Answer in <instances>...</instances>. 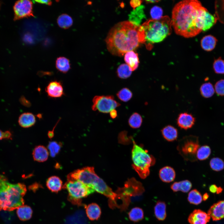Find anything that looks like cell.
<instances>
[{"label":"cell","mask_w":224,"mask_h":224,"mask_svg":"<svg viewBox=\"0 0 224 224\" xmlns=\"http://www.w3.org/2000/svg\"><path fill=\"white\" fill-rule=\"evenodd\" d=\"M207 9L197 0L181 1L174 6L171 21L175 32L186 38L194 36L202 31Z\"/></svg>","instance_id":"1"},{"label":"cell","mask_w":224,"mask_h":224,"mask_svg":"<svg viewBox=\"0 0 224 224\" xmlns=\"http://www.w3.org/2000/svg\"><path fill=\"white\" fill-rule=\"evenodd\" d=\"M105 41L107 49L113 55L121 56L136 49L144 42L142 26H136L129 21L119 22L110 30Z\"/></svg>","instance_id":"2"},{"label":"cell","mask_w":224,"mask_h":224,"mask_svg":"<svg viewBox=\"0 0 224 224\" xmlns=\"http://www.w3.org/2000/svg\"><path fill=\"white\" fill-rule=\"evenodd\" d=\"M67 180L81 182L108 198L110 207L118 206L116 200L118 199V195L96 173L93 167L87 166L76 170L67 175Z\"/></svg>","instance_id":"3"},{"label":"cell","mask_w":224,"mask_h":224,"mask_svg":"<svg viewBox=\"0 0 224 224\" xmlns=\"http://www.w3.org/2000/svg\"><path fill=\"white\" fill-rule=\"evenodd\" d=\"M27 191L21 183L12 184L0 175V210L12 211L24 205L23 197Z\"/></svg>","instance_id":"4"},{"label":"cell","mask_w":224,"mask_h":224,"mask_svg":"<svg viewBox=\"0 0 224 224\" xmlns=\"http://www.w3.org/2000/svg\"><path fill=\"white\" fill-rule=\"evenodd\" d=\"M141 26L144 30V44L149 50L153 44L162 41L172 32L171 20L167 16L158 20H149Z\"/></svg>","instance_id":"5"},{"label":"cell","mask_w":224,"mask_h":224,"mask_svg":"<svg viewBox=\"0 0 224 224\" xmlns=\"http://www.w3.org/2000/svg\"><path fill=\"white\" fill-rule=\"evenodd\" d=\"M132 151L133 167L139 177L144 179L150 174V168L156 162L155 157L148 153L147 150L137 144L133 141Z\"/></svg>","instance_id":"6"},{"label":"cell","mask_w":224,"mask_h":224,"mask_svg":"<svg viewBox=\"0 0 224 224\" xmlns=\"http://www.w3.org/2000/svg\"><path fill=\"white\" fill-rule=\"evenodd\" d=\"M68 193V200L73 204L80 205L82 199L95 191L81 182L76 180H67L63 186Z\"/></svg>","instance_id":"7"},{"label":"cell","mask_w":224,"mask_h":224,"mask_svg":"<svg viewBox=\"0 0 224 224\" xmlns=\"http://www.w3.org/2000/svg\"><path fill=\"white\" fill-rule=\"evenodd\" d=\"M199 145L197 137L189 135L183 137L179 141L177 150L180 154L186 161H195L196 154Z\"/></svg>","instance_id":"8"},{"label":"cell","mask_w":224,"mask_h":224,"mask_svg":"<svg viewBox=\"0 0 224 224\" xmlns=\"http://www.w3.org/2000/svg\"><path fill=\"white\" fill-rule=\"evenodd\" d=\"M92 109L94 111L98 110L103 113H108L120 104L114 99L111 95L96 96L93 99Z\"/></svg>","instance_id":"9"},{"label":"cell","mask_w":224,"mask_h":224,"mask_svg":"<svg viewBox=\"0 0 224 224\" xmlns=\"http://www.w3.org/2000/svg\"><path fill=\"white\" fill-rule=\"evenodd\" d=\"M32 2L29 0H21L16 2L13 7L15 19L34 17Z\"/></svg>","instance_id":"10"},{"label":"cell","mask_w":224,"mask_h":224,"mask_svg":"<svg viewBox=\"0 0 224 224\" xmlns=\"http://www.w3.org/2000/svg\"><path fill=\"white\" fill-rule=\"evenodd\" d=\"M45 91L49 97L53 98H59L64 94L62 84L60 81H52L48 83Z\"/></svg>","instance_id":"11"},{"label":"cell","mask_w":224,"mask_h":224,"mask_svg":"<svg viewBox=\"0 0 224 224\" xmlns=\"http://www.w3.org/2000/svg\"><path fill=\"white\" fill-rule=\"evenodd\" d=\"M210 217L200 209H195L189 215L188 221L190 224H207Z\"/></svg>","instance_id":"12"},{"label":"cell","mask_w":224,"mask_h":224,"mask_svg":"<svg viewBox=\"0 0 224 224\" xmlns=\"http://www.w3.org/2000/svg\"><path fill=\"white\" fill-rule=\"evenodd\" d=\"M195 122V119L194 116L187 112L180 114L177 119V123L178 126L185 130L191 128Z\"/></svg>","instance_id":"13"},{"label":"cell","mask_w":224,"mask_h":224,"mask_svg":"<svg viewBox=\"0 0 224 224\" xmlns=\"http://www.w3.org/2000/svg\"><path fill=\"white\" fill-rule=\"evenodd\" d=\"M208 214L214 221L224 218V200L214 204L208 211Z\"/></svg>","instance_id":"14"},{"label":"cell","mask_w":224,"mask_h":224,"mask_svg":"<svg viewBox=\"0 0 224 224\" xmlns=\"http://www.w3.org/2000/svg\"><path fill=\"white\" fill-rule=\"evenodd\" d=\"M36 121L35 117L30 112H25L21 114L19 117L18 122L19 125L24 128H28L33 126Z\"/></svg>","instance_id":"15"},{"label":"cell","mask_w":224,"mask_h":224,"mask_svg":"<svg viewBox=\"0 0 224 224\" xmlns=\"http://www.w3.org/2000/svg\"><path fill=\"white\" fill-rule=\"evenodd\" d=\"M49 152L47 149L44 146L38 145L33 150L32 156L34 160L39 162L46 161L48 157Z\"/></svg>","instance_id":"16"},{"label":"cell","mask_w":224,"mask_h":224,"mask_svg":"<svg viewBox=\"0 0 224 224\" xmlns=\"http://www.w3.org/2000/svg\"><path fill=\"white\" fill-rule=\"evenodd\" d=\"M159 176L163 182L170 183L173 181L175 177V172L173 168L169 166L162 168L159 170Z\"/></svg>","instance_id":"17"},{"label":"cell","mask_w":224,"mask_h":224,"mask_svg":"<svg viewBox=\"0 0 224 224\" xmlns=\"http://www.w3.org/2000/svg\"><path fill=\"white\" fill-rule=\"evenodd\" d=\"M86 212L88 218L91 220H97L101 214V209L98 204L92 203L88 205L86 208Z\"/></svg>","instance_id":"18"},{"label":"cell","mask_w":224,"mask_h":224,"mask_svg":"<svg viewBox=\"0 0 224 224\" xmlns=\"http://www.w3.org/2000/svg\"><path fill=\"white\" fill-rule=\"evenodd\" d=\"M46 185L50 191L56 193L59 191L63 188L62 180L56 176L49 177L46 180Z\"/></svg>","instance_id":"19"},{"label":"cell","mask_w":224,"mask_h":224,"mask_svg":"<svg viewBox=\"0 0 224 224\" xmlns=\"http://www.w3.org/2000/svg\"><path fill=\"white\" fill-rule=\"evenodd\" d=\"M124 59L132 71L138 68L139 63L138 54L133 51H131L126 53Z\"/></svg>","instance_id":"20"},{"label":"cell","mask_w":224,"mask_h":224,"mask_svg":"<svg viewBox=\"0 0 224 224\" xmlns=\"http://www.w3.org/2000/svg\"><path fill=\"white\" fill-rule=\"evenodd\" d=\"M144 8V6L141 5L134 9L129 15V21L135 25L140 26L142 20L145 17Z\"/></svg>","instance_id":"21"},{"label":"cell","mask_w":224,"mask_h":224,"mask_svg":"<svg viewBox=\"0 0 224 224\" xmlns=\"http://www.w3.org/2000/svg\"><path fill=\"white\" fill-rule=\"evenodd\" d=\"M161 132L164 138L168 141H173L178 137L177 129L171 125L165 127L161 130Z\"/></svg>","instance_id":"22"},{"label":"cell","mask_w":224,"mask_h":224,"mask_svg":"<svg viewBox=\"0 0 224 224\" xmlns=\"http://www.w3.org/2000/svg\"><path fill=\"white\" fill-rule=\"evenodd\" d=\"M217 41L215 37L211 35H208L202 38L201 41V45L203 50L210 51L215 48Z\"/></svg>","instance_id":"23"},{"label":"cell","mask_w":224,"mask_h":224,"mask_svg":"<svg viewBox=\"0 0 224 224\" xmlns=\"http://www.w3.org/2000/svg\"><path fill=\"white\" fill-rule=\"evenodd\" d=\"M192 187L191 183L188 180L175 182L170 186L171 189L174 192L180 191L184 193L189 192Z\"/></svg>","instance_id":"24"},{"label":"cell","mask_w":224,"mask_h":224,"mask_svg":"<svg viewBox=\"0 0 224 224\" xmlns=\"http://www.w3.org/2000/svg\"><path fill=\"white\" fill-rule=\"evenodd\" d=\"M154 214L156 218L160 221L164 220L166 216V205L163 201H158L154 207Z\"/></svg>","instance_id":"25"},{"label":"cell","mask_w":224,"mask_h":224,"mask_svg":"<svg viewBox=\"0 0 224 224\" xmlns=\"http://www.w3.org/2000/svg\"><path fill=\"white\" fill-rule=\"evenodd\" d=\"M55 66L58 70L63 73H67L71 68L69 59L63 57H60L57 58Z\"/></svg>","instance_id":"26"},{"label":"cell","mask_w":224,"mask_h":224,"mask_svg":"<svg viewBox=\"0 0 224 224\" xmlns=\"http://www.w3.org/2000/svg\"><path fill=\"white\" fill-rule=\"evenodd\" d=\"M32 210L31 208L26 205H23L17 208L16 213L19 219L23 221L28 220L32 217Z\"/></svg>","instance_id":"27"},{"label":"cell","mask_w":224,"mask_h":224,"mask_svg":"<svg viewBox=\"0 0 224 224\" xmlns=\"http://www.w3.org/2000/svg\"><path fill=\"white\" fill-rule=\"evenodd\" d=\"M217 17L208 12V10L205 12L203 20L202 31H206L212 27L216 22Z\"/></svg>","instance_id":"28"},{"label":"cell","mask_w":224,"mask_h":224,"mask_svg":"<svg viewBox=\"0 0 224 224\" xmlns=\"http://www.w3.org/2000/svg\"><path fill=\"white\" fill-rule=\"evenodd\" d=\"M200 92L201 96L205 98H209L212 97L215 91L213 86L210 82L203 84L200 87Z\"/></svg>","instance_id":"29"},{"label":"cell","mask_w":224,"mask_h":224,"mask_svg":"<svg viewBox=\"0 0 224 224\" xmlns=\"http://www.w3.org/2000/svg\"><path fill=\"white\" fill-rule=\"evenodd\" d=\"M58 26L64 29H67L70 27L73 24V20L69 15L63 14L59 16L57 20Z\"/></svg>","instance_id":"30"},{"label":"cell","mask_w":224,"mask_h":224,"mask_svg":"<svg viewBox=\"0 0 224 224\" xmlns=\"http://www.w3.org/2000/svg\"><path fill=\"white\" fill-rule=\"evenodd\" d=\"M129 219L132 221L137 222L144 218L143 210L140 208L135 207L132 208L128 213Z\"/></svg>","instance_id":"31"},{"label":"cell","mask_w":224,"mask_h":224,"mask_svg":"<svg viewBox=\"0 0 224 224\" xmlns=\"http://www.w3.org/2000/svg\"><path fill=\"white\" fill-rule=\"evenodd\" d=\"M187 199L190 203L198 205L202 202L203 197L199 192L196 189H194L189 193Z\"/></svg>","instance_id":"32"},{"label":"cell","mask_w":224,"mask_h":224,"mask_svg":"<svg viewBox=\"0 0 224 224\" xmlns=\"http://www.w3.org/2000/svg\"><path fill=\"white\" fill-rule=\"evenodd\" d=\"M118 76L122 79L127 78L131 75L132 71L126 64H122L119 66L117 69Z\"/></svg>","instance_id":"33"},{"label":"cell","mask_w":224,"mask_h":224,"mask_svg":"<svg viewBox=\"0 0 224 224\" xmlns=\"http://www.w3.org/2000/svg\"><path fill=\"white\" fill-rule=\"evenodd\" d=\"M142 121L141 115L138 113L135 112L130 116L128 123L130 127L133 128H137L141 126Z\"/></svg>","instance_id":"34"},{"label":"cell","mask_w":224,"mask_h":224,"mask_svg":"<svg viewBox=\"0 0 224 224\" xmlns=\"http://www.w3.org/2000/svg\"><path fill=\"white\" fill-rule=\"evenodd\" d=\"M211 153L210 147L207 145H204L199 147L196 153L197 158L201 161L207 159Z\"/></svg>","instance_id":"35"},{"label":"cell","mask_w":224,"mask_h":224,"mask_svg":"<svg viewBox=\"0 0 224 224\" xmlns=\"http://www.w3.org/2000/svg\"><path fill=\"white\" fill-rule=\"evenodd\" d=\"M62 144L61 142L56 141L50 142L48 145L50 156L54 157L60 152L62 147Z\"/></svg>","instance_id":"36"},{"label":"cell","mask_w":224,"mask_h":224,"mask_svg":"<svg viewBox=\"0 0 224 224\" xmlns=\"http://www.w3.org/2000/svg\"><path fill=\"white\" fill-rule=\"evenodd\" d=\"M210 166L211 168L213 170L216 171H220L224 168V162L220 158H213L210 161Z\"/></svg>","instance_id":"37"},{"label":"cell","mask_w":224,"mask_h":224,"mask_svg":"<svg viewBox=\"0 0 224 224\" xmlns=\"http://www.w3.org/2000/svg\"><path fill=\"white\" fill-rule=\"evenodd\" d=\"M118 98L123 102H127L132 97V93L131 91L127 88H124L117 93Z\"/></svg>","instance_id":"38"},{"label":"cell","mask_w":224,"mask_h":224,"mask_svg":"<svg viewBox=\"0 0 224 224\" xmlns=\"http://www.w3.org/2000/svg\"><path fill=\"white\" fill-rule=\"evenodd\" d=\"M213 68L217 74H224V60L221 57L215 59L213 63Z\"/></svg>","instance_id":"39"},{"label":"cell","mask_w":224,"mask_h":224,"mask_svg":"<svg viewBox=\"0 0 224 224\" xmlns=\"http://www.w3.org/2000/svg\"><path fill=\"white\" fill-rule=\"evenodd\" d=\"M214 88L215 92L217 95L224 96V79H220L217 82Z\"/></svg>","instance_id":"40"},{"label":"cell","mask_w":224,"mask_h":224,"mask_svg":"<svg viewBox=\"0 0 224 224\" xmlns=\"http://www.w3.org/2000/svg\"><path fill=\"white\" fill-rule=\"evenodd\" d=\"M163 11L160 7L155 6L152 7L150 11V15L152 19L158 20L162 17Z\"/></svg>","instance_id":"41"},{"label":"cell","mask_w":224,"mask_h":224,"mask_svg":"<svg viewBox=\"0 0 224 224\" xmlns=\"http://www.w3.org/2000/svg\"><path fill=\"white\" fill-rule=\"evenodd\" d=\"M216 13L217 18L219 19L222 22L224 20V1H221L219 3H216ZM222 22H224V20Z\"/></svg>","instance_id":"42"},{"label":"cell","mask_w":224,"mask_h":224,"mask_svg":"<svg viewBox=\"0 0 224 224\" xmlns=\"http://www.w3.org/2000/svg\"><path fill=\"white\" fill-rule=\"evenodd\" d=\"M12 134L11 132L7 131L3 132L0 130V140L3 139H11Z\"/></svg>","instance_id":"43"},{"label":"cell","mask_w":224,"mask_h":224,"mask_svg":"<svg viewBox=\"0 0 224 224\" xmlns=\"http://www.w3.org/2000/svg\"><path fill=\"white\" fill-rule=\"evenodd\" d=\"M142 2V1L140 0H132L130 1L131 6L135 9L136 8L140 6Z\"/></svg>","instance_id":"44"},{"label":"cell","mask_w":224,"mask_h":224,"mask_svg":"<svg viewBox=\"0 0 224 224\" xmlns=\"http://www.w3.org/2000/svg\"><path fill=\"white\" fill-rule=\"evenodd\" d=\"M34 1L38 3L45 4L48 5H51L52 3V2L50 0H35Z\"/></svg>","instance_id":"45"},{"label":"cell","mask_w":224,"mask_h":224,"mask_svg":"<svg viewBox=\"0 0 224 224\" xmlns=\"http://www.w3.org/2000/svg\"><path fill=\"white\" fill-rule=\"evenodd\" d=\"M218 187L215 184H212L209 187V191L213 193H217Z\"/></svg>","instance_id":"46"},{"label":"cell","mask_w":224,"mask_h":224,"mask_svg":"<svg viewBox=\"0 0 224 224\" xmlns=\"http://www.w3.org/2000/svg\"><path fill=\"white\" fill-rule=\"evenodd\" d=\"M60 118L58 120L57 122V123L55 124V126L53 128V129L51 131H49L48 132V136L49 138L51 139L54 136V128H55L56 126L58 124V123L59 121L60 120Z\"/></svg>","instance_id":"47"},{"label":"cell","mask_w":224,"mask_h":224,"mask_svg":"<svg viewBox=\"0 0 224 224\" xmlns=\"http://www.w3.org/2000/svg\"><path fill=\"white\" fill-rule=\"evenodd\" d=\"M110 116L112 119H114L117 116V112L115 110H113L110 112Z\"/></svg>","instance_id":"48"},{"label":"cell","mask_w":224,"mask_h":224,"mask_svg":"<svg viewBox=\"0 0 224 224\" xmlns=\"http://www.w3.org/2000/svg\"><path fill=\"white\" fill-rule=\"evenodd\" d=\"M208 197L209 195L207 193H205L202 197L204 201H205L208 198Z\"/></svg>","instance_id":"49"},{"label":"cell","mask_w":224,"mask_h":224,"mask_svg":"<svg viewBox=\"0 0 224 224\" xmlns=\"http://www.w3.org/2000/svg\"><path fill=\"white\" fill-rule=\"evenodd\" d=\"M222 190H223V189L221 187H218L216 193H217V194H220V193L222 192Z\"/></svg>","instance_id":"50"},{"label":"cell","mask_w":224,"mask_h":224,"mask_svg":"<svg viewBox=\"0 0 224 224\" xmlns=\"http://www.w3.org/2000/svg\"><path fill=\"white\" fill-rule=\"evenodd\" d=\"M146 2L147 3H155L156 2H157L159 1V0H147L146 1Z\"/></svg>","instance_id":"51"}]
</instances>
